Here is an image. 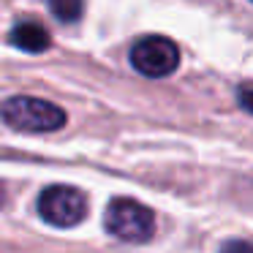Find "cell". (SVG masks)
I'll return each mask as SVG.
<instances>
[{
    "label": "cell",
    "mask_w": 253,
    "mask_h": 253,
    "mask_svg": "<svg viewBox=\"0 0 253 253\" xmlns=\"http://www.w3.org/2000/svg\"><path fill=\"white\" fill-rule=\"evenodd\" d=\"M0 117L14 128V131H25V133H49V131H60L68 123L66 112L57 104L36 95H11L3 101L0 106Z\"/></svg>",
    "instance_id": "obj_1"
},
{
    "label": "cell",
    "mask_w": 253,
    "mask_h": 253,
    "mask_svg": "<svg viewBox=\"0 0 253 253\" xmlns=\"http://www.w3.org/2000/svg\"><path fill=\"white\" fill-rule=\"evenodd\" d=\"M104 226L112 237L123 242H144L155 231V215L150 207L133 199H115L106 207Z\"/></svg>",
    "instance_id": "obj_2"
},
{
    "label": "cell",
    "mask_w": 253,
    "mask_h": 253,
    "mask_svg": "<svg viewBox=\"0 0 253 253\" xmlns=\"http://www.w3.org/2000/svg\"><path fill=\"white\" fill-rule=\"evenodd\" d=\"M39 212L49 226L71 229L87 215V196L71 185H49L39 196Z\"/></svg>",
    "instance_id": "obj_3"
},
{
    "label": "cell",
    "mask_w": 253,
    "mask_h": 253,
    "mask_svg": "<svg viewBox=\"0 0 253 253\" xmlns=\"http://www.w3.org/2000/svg\"><path fill=\"white\" fill-rule=\"evenodd\" d=\"M131 66L147 79H164L177 71L180 49L166 36H144L131 49Z\"/></svg>",
    "instance_id": "obj_4"
},
{
    "label": "cell",
    "mask_w": 253,
    "mask_h": 253,
    "mask_svg": "<svg viewBox=\"0 0 253 253\" xmlns=\"http://www.w3.org/2000/svg\"><path fill=\"white\" fill-rule=\"evenodd\" d=\"M8 41H11L17 49L30 52V55L46 52V49H49V44H52V39H49V33H46V28H44V25H39V22H19L17 28L11 30Z\"/></svg>",
    "instance_id": "obj_5"
},
{
    "label": "cell",
    "mask_w": 253,
    "mask_h": 253,
    "mask_svg": "<svg viewBox=\"0 0 253 253\" xmlns=\"http://www.w3.org/2000/svg\"><path fill=\"white\" fill-rule=\"evenodd\" d=\"M52 17L57 22H79L82 19V11H84V0H46Z\"/></svg>",
    "instance_id": "obj_6"
},
{
    "label": "cell",
    "mask_w": 253,
    "mask_h": 253,
    "mask_svg": "<svg viewBox=\"0 0 253 253\" xmlns=\"http://www.w3.org/2000/svg\"><path fill=\"white\" fill-rule=\"evenodd\" d=\"M237 98H240V106H242V109L253 115V84H242L240 93H237Z\"/></svg>",
    "instance_id": "obj_7"
},
{
    "label": "cell",
    "mask_w": 253,
    "mask_h": 253,
    "mask_svg": "<svg viewBox=\"0 0 253 253\" xmlns=\"http://www.w3.org/2000/svg\"><path fill=\"white\" fill-rule=\"evenodd\" d=\"M6 202V191H3V185H0V204Z\"/></svg>",
    "instance_id": "obj_8"
}]
</instances>
